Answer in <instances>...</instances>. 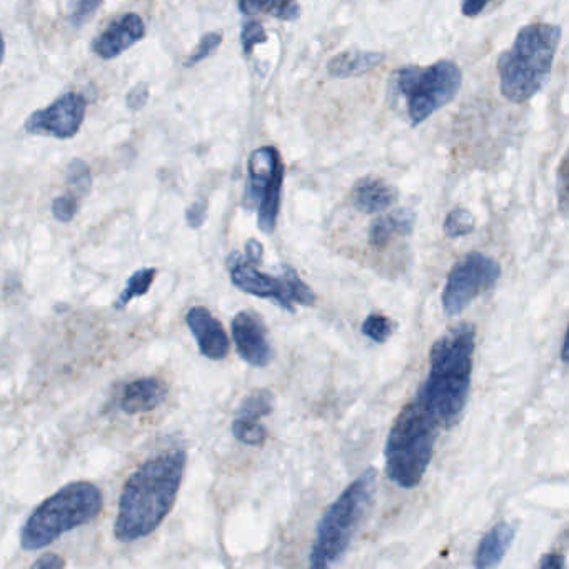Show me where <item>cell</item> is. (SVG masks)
I'll list each match as a JSON object with an SVG mask.
<instances>
[{
  "label": "cell",
  "mask_w": 569,
  "mask_h": 569,
  "mask_svg": "<svg viewBox=\"0 0 569 569\" xmlns=\"http://www.w3.org/2000/svg\"><path fill=\"white\" fill-rule=\"evenodd\" d=\"M231 281L242 293L256 298L274 299L289 313H294L293 304L313 306L316 301L311 288L303 279H299L298 272L293 267H284L282 277H272L257 271L254 262L236 256V261H231Z\"/></svg>",
  "instance_id": "cell-9"
},
{
  "label": "cell",
  "mask_w": 569,
  "mask_h": 569,
  "mask_svg": "<svg viewBox=\"0 0 569 569\" xmlns=\"http://www.w3.org/2000/svg\"><path fill=\"white\" fill-rule=\"evenodd\" d=\"M167 386L161 379L142 378L122 388L121 406L127 414L147 413L156 409L166 399Z\"/></svg>",
  "instance_id": "cell-16"
},
{
  "label": "cell",
  "mask_w": 569,
  "mask_h": 569,
  "mask_svg": "<svg viewBox=\"0 0 569 569\" xmlns=\"http://www.w3.org/2000/svg\"><path fill=\"white\" fill-rule=\"evenodd\" d=\"M476 331L461 323L449 329L431 349L429 374L414 401L436 421L439 429L458 421L468 401L473 376Z\"/></svg>",
  "instance_id": "cell-2"
},
{
  "label": "cell",
  "mask_w": 569,
  "mask_h": 569,
  "mask_svg": "<svg viewBox=\"0 0 569 569\" xmlns=\"http://www.w3.org/2000/svg\"><path fill=\"white\" fill-rule=\"evenodd\" d=\"M157 271L154 267H144L141 271H136L132 274L131 279L127 281L126 289L122 291L121 296L117 298L116 309H124L127 304L131 303L134 298H141L149 291V288L154 282Z\"/></svg>",
  "instance_id": "cell-22"
},
{
  "label": "cell",
  "mask_w": 569,
  "mask_h": 569,
  "mask_svg": "<svg viewBox=\"0 0 569 569\" xmlns=\"http://www.w3.org/2000/svg\"><path fill=\"white\" fill-rule=\"evenodd\" d=\"M383 61V52L346 51L329 61L328 71L338 79H349L373 71L374 67H378Z\"/></svg>",
  "instance_id": "cell-19"
},
{
  "label": "cell",
  "mask_w": 569,
  "mask_h": 569,
  "mask_svg": "<svg viewBox=\"0 0 569 569\" xmlns=\"http://www.w3.org/2000/svg\"><path fill=\"white\" fill-rule=\"evenodd\" d=\"M4 54H6V41H4V36L0 32V62L4 61Z\"/></svg>",
  "instance_id": "cell-36"
},
{
  "label": "cell",
  "mask_w": 569,
  "mask_h": 569,
  "mask_svg": "<svg viewBox=\"0 0 569 569\" xmlns=\"http://www.w3.org/2000/svg\"><path fill=\"white\" fill-rule=\"evenodd\" d=\"M514 538H516V528L513 524H496L481 539L476 554H474V566L479 569L499 566L511 548Z\"/></svg>",
  "instance_id": "cell-17"
},
{
  "label": "cell",
  "mask_w": 569,
  "mask_h": 569,
  "mask_svg": "<svg viewBox=\"0 0 569 569\" xmlns=\"http://www.w3.org/2000/svg\"><path fill=\"white\" fill-rule=\"evenodd\" d=\"M67 182L71 186L74 196H86L92 186L91 169L87 166L86 161L81 159H74V161L67 167Z\"/></svg>",
  "instance_id": "cell-24"
},
{
  "label": "cell",
  "mask_w": 569,
  "mask_h": 569,
  "mask_svg": "<svg viewBox=\"0 0 569 569\" xmlns=\"http://www.w3.org/2000/svg\"><path fill=\"white\" fill-rule=\"evenodd\" d=\"M239 11L246 16L269 14L284 22L298 21L301 16L298 0H239Z\"/></svg>",
  "instance_id": "cell-21"
},
{
  "label": "cell",
  "mask_w": 569,
  "mask_h": 569,
  "mask_svg": "<svg viewBox=\"0 0 569 569\" xmlns=\"http://www.w3.org/2000/svg\"><path fill=\"white\" fill-rule=\"evenodd\" d=\"M186 323L196 338L202 356L212 361H221L229 353V338L219 319L212 316L204 306L192 308L186 316Z\"/></svg>",
  "instance_id": "cell-15"
},
{
  "label": "cell",
  "mask_w": 569,
  "mask_h": 569,
  "mask_svg": "<svg viewBox=\"0 0 569 569\" xmlns=\"http://www.w3.org/2000/svg\"><path fill=\"white\" fill-rule=\"evenodd\" d=\"M274 396L271 391L259 389L247 396L239 406L236 419L232 423V434L247 446H261L266 441V429L259 424V419L272 413Z\"/></svg>",
  "instance_id": "cell-13"
},
{
  "label": "cell",
  "mask_w": 569,
  "mask_h": 569,
  "mask_svg": "<svg viewBox=\"0 0 569 569\" xmlns=\"http://www.w3.org/2000/svg\"><path fill=\"white\" fill-rule=\"evenodd\" d=\"M501 267L498 262L481 254L471 252L451 269L443 291V309L448 316L463 313L474 299L494 288L499 281Z\"/></svg>",
  "instance_id": "cell-10"
},
{
  "label": "cell",
  "mask_w": 569,
  "mask_h": 569,
  "mask_svg": "<svg viewBox=\"0 0 569 569\" xmlns=\"http://www.w3.org/2000/svg\"><path fill=\"white\" fill-rule=\"evenodd\" d=\"M394 333V323L383 314H371L363 324V334L373 339L374 343L383 344Z\"/></svg>",
  "instance_id": "cell-25"
},
{
  "label": "cell",
  "mask_w": 569,
  "mask_h": 569,
  "mask_svg": "<svg viewBox=\"0 0 569 569\" xmlns=\"http://www.w3.org/2000/svg\"><path fill=\"white\" fill-rule=\"evenodd\" d=\"M207 217V204L204 201H197L189 206V209L186 211V221L192 229H197V227H201L206 221Z\"/></svg>",
  "instance_id": "cell-31"
},
{
  "label": "cell",
  "mask_w": 569,
  "mask_h": 569,
  "mask_svg": "<svg viewBox=\"0 0 569 569\" xmlns=\"http://www.w3.org/2000/svg\"><path fill=\"white\" fill-rule=\"evenodd\" d=\"M242 51L246 56H251L254 47L266 44L267 34L261 24L256 21L247 22L241 34Z\"/></svg>",
  "instance_id": "cell-28"
},
{
  "label": "cell",
  "mask_w": 569,
  "mask_h": 569,
  "mask_svg": "<svg viewBox=\"0 0 569 569\" xmlns=\"http://www.w3.org/2000/svg\"><path fill=\"white\" fill-rule=\"evenodd\" d=\"M232 338L237 353L254 368H266L274 358L267 331L261 319L251 311H242L232 319Z\"/></svg>",
  "instance_id": "cell-12"
},
{
  "label": "cell",
  "mask_w": 569,
  "mask_h": 569,
  "mask_svg": "<svg viewBox=\"0 0 569 569\" xmlns=\"http://www.w3.org/2000/svg\"><path fill=\"white\" fill-rule=\"evenodd\" d=\"M262 257V246L256 239H251V241L246 244V259L249 262H254V264H259Z\"/></svg>",
  "instance_id": "cell-34"
},
{
  "label": "cell",
  "mask_w": 569,
  "mask_h": 569,
  "mask_svg": "<svg viewBox=\"0 0 569 569\" xmlns=\"http://www.w3.org/2000/svg\"><path fill=\"white\" fill-rule=\"evenodd\" d=\"M376 478V469L364 471L329 506L316 529V541L309 554L311 568H328L343 558L373 501Z\"/></svg>",
  "instance_id": "cell-6"
},
{
  "label": "cell",
  "mask_w": 569,
  "mask_h": 569,
  "mask_svg": "<svg viewBox=\"0 0 569 569\" xmlns=\"http://www.w3.org/2000/svg\"><path fill=\"white\" fill-rule=\"evenodd\" d=\"M104 498L96 484L76 481L59 489L29 516L21 531L22 548H46L72 529L91 523L101 513Z\"/></svg>",
  "instance_id": "cell-4"
},
{
  "label": "cell",
  "mask_w": 569,
  "mask_h": 569,
  "mask_svg": "<svg viewBox=\"0 0 569 569\" xmlns=\"http://www.w3.org/2000/svg\"><path fill=\"white\" fill-rule=\"evenodd\" d=\"M77 209H79V197L74 194H64L52 202V216L56 217L57 221H72L77 214Z\"/></svg>",
  "instance_id": "cell-29"
},
{
  "label": "cell",
  "mask_w": 569,
  "mask_h": 569,
  "mask_svg": "<svg viewBox=\"0 0 569 569\" xmlns=\"http://www.w3.org/2000/svg\"><path fill=\"white\" fill-rule=\"evenodd\" d=\"M476 227V219L468 209H454L449 212L444 221V234L451 239H458L461 236H468Z\"/></svg>",
  "instance_id": "cell-23"
},
{
  "label": "cell",
  "mask_w": 569,
  "mask_h": 569,
  "mask_svg": "<svg viewBox=\"0 0 569 569\" xmlns=\"http://www.w3.org/2000/svg\"><path fill=\"white\" fill-rule=\"evenodd\" d=\"M439 426L416 401L399 413L389 431L384 459L386 474L401 488H416L433 459Z\"/></svg>",
  "instance_id": "cell-5"
},
{
  "label": "cell",
  "mask_w": 569,
  "mask_h": 569,
  "mask_svg": "<svg viewBox=\"0 0 569 569\" xmlns=\"http://www.w3.org/2000/svg\"><path fill=\"white\" fill-rule=\"evenodd\" d=\"M104 4V0H67V14L74 26H82Z\"/></svg>",
  "instance_id": "cell-26"
},
{
  "label": "cell",
  "mask_w": 569,
  "mask_h": 569,
  "mask_svg": "<svg viewBox=\"0 0 569 569\" xmlns=\"http://www.w3.org/2000/svg\"><path fill=\"white\" fill-rule=\"evenodd\" d=\"M144 36H146V24L141 16L129 12L126 16L119 17L117 21L112 22L101 36L94 39L92 51L104 61L116 59L121 56L122 52H126L127 49H131L134 44L144 39Z\"/></svg>",
  "instance_id": "cell-14"
},
{
  "label": "cell",
  "mask_w": 569,
  "mask_h": 569,
  "mask_svg": "<svg viewBox=\"0 0 569 569\" xmlns=\"http://www.w3.org/2000/svg\"><path fill=\"white\" fill-rule=\"evenodd\" d=\"M222 44V36L219 32H207L201 37L196 49L187 57L186 67L196 66L199 62L206 61L207 57L212 56Z\"/></svg>",
  "instance_id": "cell-27"
},
{
  "label": "cell",
  "mask_w": 569,
  "mask_h": 569,
  "mask_svg": "<svg viewBox=\"0 0 569 569\" xmlns=\"http://www.w3.org/2000/svg\"><path fill=\"white\" fill-rule=\"evenodd\" d=\"M147 101H149V86L141 82L129 91L126 104L131 111H141L142 107L146 106Z\"/></svg>",
  "instance_id": "cell-30"
},
{
  "label": "cell",
  "mask_w": 569,
  "mask_h": 569,
  "mask_svg": "<svg viewBox=\"0 0 569 569\" xmlns=\"http://www.w3.org/2000/svg\"><path fill=\"white\" fill-rule=\"evenodd\" d=\"M86 97L79 92H67L57 101L27 117L24 129L31 134L71 139L81 131L86 119Z\"/></svg>",
  "instance_id": "cell-11"
},
{
  "label": "cell",
  "mask_w": 569,
  "mask_h": 569,
  "mask_svg": "<svg viewBox=\"0 0 569 569\" xmlns=\"http://www.w3.org/2000/svg\"><path fill=\"white\" fill-rule=\"evenodd\" d=\"M351 197H353V204L356 209L366 212V214H376V212L384 211V209L393 206L396 197H398V192L381 179L364 177L354 184Z\"/></svg>",
  "instance_id": "cell-18"
},
{
  "label": "cell",
  "mask_w": 569,
  "mask_h": 569,
  "mask_svg": "<svg viewBox=\"0 0 569 569\" xmlns=\"http://www.w3.org/2000/svg\"><path fill=\"white\" fill-rule=\"evenodd\" d=\"M414 216L409 209H398L374 222L369 231V241L376 247H384L394 236H408L413 231Z\"/></svg>",
  "instance_id": "cell-20"
},
{
  "label": "cell",
  "mask_w": 569,
  "mask_h": 569,
  "mask_svg": "<svg viewBox=\"0 0 569 569\" xmlns=\"http://www.w3.org/2000/svg\"><path fill=\"white\" fill-rule=\"evenodd\" d=\"M461 82V69L451 61H439L429 67H403L396 74V89L406 97L413 126H419L453 101Z\"/></svg>",
  "instance_id": "cell-7"
},
{
  "label": "cell",
  "mask_w": 569,
  "mask_h": 569,
  "mask_svg": "<svg viewBox=\"0 0 569 569\" xmlns=\"http://www.w3.org/2000/svg\"><path fill=\"white\" fill-rule=\"evenodd\" d=\"M246 192L244 206L257 207V224L264 234H272L276 229L277 214L281 206L284 164L276 147H259L252 152L247 161Z\"/></svg>",
  "instance_id": "cell-8"
},
{
  "label": "cell",
  "mask_w": 569,
  "mask_h": 569,
  "mask_svg": "<svg viewBox=\"0 0 569 569\" xmlns=\"http://www.w3.org/2000/svg\"><path fill=\"white\" fill-rule=\"evenodd\" d=\"M187 454L174 449L149 459L127 479L117 509L116 538L124 543L154 533L176 503Z\"/></svg>",
  "instance_id": "cell-1"
},
{
  "label": "cell",
  "mask_w": 569,
  "mask_h": 569,
  "mask_svg": "<svg viewBox=\"0 0 569 569\" xmlns=\"http://www.w3.org/2000/svg\"><path fill=\"white\" fill-rule=\"evenodd\" d=\"M559 41L561 27L553 24H531L519 31L498 61L499 91L509 102H528L546 86Z\"/></svg>",
  "instance_id": "cell-3"
},
{
  "label": "cell",
  "mask_w": 569,
  "mask_h": 569,
  "mask_svg": "<svg viewBox=\"0 0 569 569\" xmlns=\"http://www.w3.org/2000/svg\"><path fill=\"white\" fill-rule=\"evenodd\" d=\"M32 566H34V568H64L66 561L59 558L57 554H46V556H42V558L32 564Z\"/></svg>",
  "instance_id": "cell-33"
},
{
  "label": "cell",
  "mask_w": 569,
  "mask_h": 569,
  "mask_svg": "<svg viewBox=\"0 0 569 569\" xmlns=\"http://www.w3.org/2000/svg\"><path fill=\"white\" fill-rule=\"evenodd\" d=\"M539 568L543 569L564 568L563 556H559V554H548V556H544V558L541 559V563H539Z\"/></svg>",
  "instance_id": "cell-35"
},
{
  "label": "cell",
  "mask_w": 569,
  "mask_h": 569,
  "mask_svg": "<svg viewBox=\"0 0 569 569\" xmlns=\"http://www.w3.org/2000/svg\"><path fill=\"white\" fill-rule=\"evenodd\" d=\"M491 0H461V12L466 17H476L486 9Z\"/></svg>",
  "instance_id": "cell-32"
}]
</instances>
